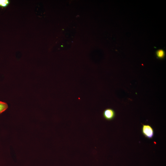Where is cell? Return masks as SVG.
I'll list each match as a JSON object with an SVG mask.
<instances>
[{"instance_id": "cell-2", "label": "cell", "mask_w": 166, "mask_h": 166, "mask_svg": "<svg viewBox=\"0 0 166 166\" xmlns=\"http://www.w3.org/2000/svg\"><path fill=\"white\" fill-rule=\"evenodd\" d=\"M115 115L114 111L110 108H108L104 110L103 113V116L106 120L110 121L113 119Z\"/></svg>"}, {"instance_id": "cell-1", "label": "cell", "mask_w": 166, "mask_h": 166, "mask_svg": "<svg viewBox=\"0 0 166 166\" xmlns=\"http://www.w3.org/2000/svg\"><path fill=\"white\" fill-rule=\"evenodd\" d=\"M142 131L143 135L148 139L152 138L154 136V130L152 127L148 124H143Z\"/></svg>"}, {"instance_id": "cell-4", "label": "cell", "mask_w": 166, "mask_h": 166, "mask_svg": "<svg viewBox=\"0 0 166 166\" xmlns=\"http://www.w3.org/2000/svg\"><path fill=\"white\" fill-rule=\"evenodd\" d=\"M156 54L157 57L160 59L163 58L165 55L164 51L161 49L157 50L156 52Z\"/></svg>"}, {"instance_id": "cell-3", "label": "cell", "mask_w": 166, "mask_h": 166, "mask_svg": "<svg viewBox=\"0 0 166 166\" xmlns=\"http://www.w3.org/2000/svg\"><path fill=\"white\" fill-rule=\"evenodd\" d=\"M8 108V105L6 103L0 101V114L5 111Z\"/></svg>"}, {"instance_id": "cell-5", "label": "cell", "mask_w": 166, "mask_h": 166, "mask_svg": "<svg viewBox=\"0 0 166 166\" xmlns=\"http://www.w3.org/2000/svg\"><path fill=\"white\" fill-rule=\"evenodd\" d=\"M10 3L8 0H0V7L5 8L8 6Z\"/></svg>"}]
</instances>
